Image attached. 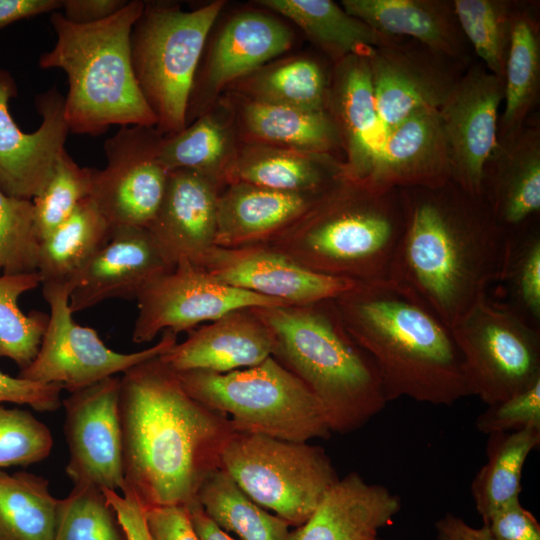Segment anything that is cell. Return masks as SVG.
<instances>
[{
  "label": "cell",
  "mask_w": 540,
  "mask_h": 540,
  "mask_svg": "<svg viewBox=\"0 0 540 540\" xmlns=\"http://www.w3.org/2000/svg\"><path fill=\"white\" fill-rule=\"evenodd\" d=\"M120 418L125 484L144 507L197 500L234 431L224 414L192 398L159 356L123 373Z\"/></svg>",
  "instance_id": "1"
},
{
  "label": "cell",
  "mask_w": 540,
  "mask_h": 540,
  "mask_svg": "<svg viewBox=\"0 0 540 540\" xmlns=\"http://www.w3.org/2000/svg\"><path fill=\"white\" fill-rule=\"evenodd\" d=\"M399 193L404 226L389 281L450 329L500 281L510 233L483 197L451 180Z\"/></svg>",
  "instance_id": "2"
},
{
  "label": "cell",
  "mask_w": 540,
  "mask_h": 540,
  "mask_svg": "<svg viewBox=\"0 0 540 540\" xmlns=\"http://www.w3.org/2000/svg\"><path fill=\"white\" fill-rule=\"evenodd\" d=\"M333 302L375 364L388 402L450 406L470 395L450 329L394 283L358 282Z\"/></svg>",
  "instance_id": "3"
},
{
  "label": "cell",
  "mask_w": 540,
  "mask_h": 540,
  "mask_svg": "<svg viewBox=\"0 0 540 540\" xmlns=\"http://www.w3.org/2000/svg\"><path fill=\"white\" fill-rule=\"evenodd\" d=\"M252 308L273 334L272 357L315 395L331 432H354L385 408L378 370L344 327L333 299Z\"/></svg>",
  "instance_id": "4"
},
{
  "label": "cell",
  "mask_w": 540,
  "mask_h": 540,
  "mask_svg": "<svg viewBox=\"0 0 540 540\" xmlns=\"http://www.w3.org/2000/svg\"><path fill=\"white\" fill-rule=\"evenodd\" d=\"M404 226L399 190L339 179L268 245L314 272L359 283L389 280Z\"/></svg>",
  "instance_id": "5"
},
{
  "label": "cell",
  "mask_w": 540,
  "mask_h": 540,
  "mask_svg": "<svg viewBox=\"0 0 540 540\" xmlns=\"http://www.w3.org/2000/svg\"><path fill=\"white\" fill-rule=\"evenodd\" d=\"M143 8V1H128L92 24H74L59 11L51 13L56 43L41 54L39 66L61 69L67 76L65 118L71 133L95 136L112 125L156 127L130 58L131 31Z\"/></svg>",
  "instance_id": "6"
},
{
  "label": "cell",
  "mask_w": 540,
  "mask_h": 540,
  "mask_svg": "<svg viewBox=\"0 0 540 540\" xmlns=\"http://www.w3.org/2000/svg\"><path fill=\"white\" fill-rule=\"evenodd\" d=\"M176 373L192 398L224 414L236 432L295 442L329 438L332 433L315 395L272 356L227 373Z\"/></svg>",
  "instance_id": "7"
},
{
  "label": "cell",
  "mask_w": 540,
  "mask_h": 540,
  "mask_svg": "<svg viewBox=\"0 0 540 540\" xmlns=\"http://www.w3.org/2000/svg\"><path fill=\"white\" fill-rule=\"evenodd\" d=\"M225 5L211 2L192 11L145 3L130 35V58L138 86L156 116L157 131L186 127L196 70L207 36Z\"/></svg>",
  "instance_id": "8"
},
{
  "label": "cell",
  "mask_w": 540,
  "mask_h": 540,
  "mask_svg": "<svg viewBox=\"0 0 540 540\" xmlns=\"http://www.w3.org/2000/svg\"><path fill=\"white\" fill-rule=\"evenodd\" d=\"M220 469L251 500L296 527L339 480L321 446L236 431L223 447Z\"/></svg>",
  "instance_id": "9"
},
{
  "label": "cell",
  "mask_w": 540,
  "mask_h": 540,
  "mask_svg": "<svg viewBox=\"0 0 540 540\" xmlns=\"http://www.w3.org/2000/svg\"><path fill=\"white\" fill-rule=\"evenodd\" d=\"M470 395L487 405L540 380L539 328L484 293L450 328Z\"/></svg>",
  "instance_id": "10"
},
{
  "label": "cell",
  "mask_w": 540,
  "mask_h": 540,
  "mask_svg": "<svg viewBox=\"0 0 540 540\" xmlns=\"http://www.w3.org/2000/svg\"><path fill=\"white\" fill-rule=\"evenodd\" d=\"M71 286L43 284L50 307L49 322L39 351L18 377L43 383L61 384L70 393L105 378L124 373L131 367L160 356L177 343V335L164 330L153 346L133 353H120L107 347L97 332L72 318L69 307Z\"/></svg>",
  "instance_id": "11"
},
{
  "label": "cell",
  "mask_w": 540,
  "mask_h": 540,
  "mask_svg": "<svg viewBox=\"0 0 540 540\" xmlns=\"http://www.w3.org/2000/svg\"><path fill=\"white\" fill-rule=\"evenodd\" d=\"M154 126H123L104 143L106 166L95 170L90 197L112 227L147 228L162 202L169 171L158 159Z\"/></svg>",
  "instance_id": "12"
},
{
  "label": "cell",
  "mask_w": 540,
  "mask_h": 540,
  "mask_svg": "<svg viewBox=\"0 0 540 540\" xmlns=\"http://www.w3.org/2000/svg\"><path fill=\"white\" fill-rule=\"evenodd\" d=\"M136 301L134 343L150 342L164 330L176 335L182 331L189 333L241 308L289 305L225 284L188 262L178 263L153 280Z\"/></svg>",
  "instance_id": "13"
},
{
  "label": "cell",
  "mask_w": 540,
  "mask_h": 540,
  "mask_svg": "<svg viewBox=\"0 0 540 540\" xmlns=\"http://www.w3.org/2000/svg\"><path fill=\"white\" fill-rule=\"evenodd\" d=\"M503 80L484 66L460 76L438 109L446 142L450 180L482 197L486 166L498 144Z\"/></svg>",
  "instance_id": "14"
},
{
  "label": "cell",
  "mask_w": 540,
  "mask_h": 540,
  "mask_svg": "<svg viewBox=\"0 0 540 540\" xmlns=\"http://www.w3.org/2000/svg\"><path fill=\"white\" fill-rule=\"evenodd\" d=\"M120 387L121 377L111 376L71 392L62 402L69 449L66 473L74 485L118 493L125 486Z\"/></svg>",
  "instance_id": "15"
},
{
  "label": "cell",
  "mask_w": 540,
  "mask_h": 540,
  "mask_svg": "<svg viewBox=\"0 0 540 540\" xmlns=\"http://www.w3.org/2000/svg\"><path fill=\"white\" fill-rule=\"evenodd\" d=\"M17 95L14 77L0 68V190L32 200L50 178L70 130L65 97L56 87L36 96L35 107L42 121L32 133L22 131L9 112V102Z\"/></svg>",
  "instance_id": "16"
},
{
  "label": "cell",
  "mask_w": 540,
  "mask_h": 540,
  "mask_svg": "<svg viewBox=\"0 0 540 540\" xmlns=\"http://www.w3.org/2000/svg\"><path fill=\"white\" fill-rule=\"evenodd\" d=\"M201 268L225 284L289 305L335 299L358 283L309 270L268 245L216 246Z\"/></svg>",
  "instance_id": "17"
},
{
  "label": "cell",
  "mask_w": 540,
  "mask_h": 540,
  "mask_svg": "<svg viewBox=\"0 0 540 540\" xmlns=\"http://www.w3.org/2000/svg\"><path fill=\"white\" fill-rule=\"evenodd\" d=\"M367 59L385 134L419 110L439 109L459 78L448 59L418 43L399 40L373 49Z\"/></svg>",
  "instance_id": "18"
},
{
  "label": "cell",
  "mask_w": 540,
  "mask_h": 540,
  "mask_svg": "<svg viewBox=\"0 0 540 540\" xmlns=\"http://www.w3.org/2000/svg\"><path fill=\"white\" fill-rule=\"evenodd\" d=\"M226 183L192 170L168 174L160 207L147 229L167 261L202 267L215 245L218 199Z\"/></svg>",
  "instance_id": "19"
},
{
  "label": "cell",
  "mask_w": 540,
  "mask_h": 540,
  "mask_svg": "<svg viewBox=\"0 0 540 540\" xmlns=\"http://www.w3.org/2000/svg\"><path fill=\"white\" fill-rule=\"evenodd\" d=\"M173 268L147 228L113 227L109 241L73 281L70 310L74 314L113 298L136 300Z\"/></svg>",
  "instance_id": "20"
},
{
  "label": "cell",
  "mask_w": 540,
  "mask_h": 540,
  "mask_svg": "<svg viewBox=\"0 0 540 540\" xmlns=\"http://www.w3.org/2000/svg\"><path fill=\"white\" fill-rule=\"evenodd\" d=\"M327 111L333 117L346 157L340 179L362 185L367 180L384 139L367 56L338 61L329 83Z\"/></svg>",
  "instance_id": "21"
},
{
  "label": "cell",
  "mask_w": 540,
  "mask_h": 540,
  "mask_svg": "<svg viewBox=\"0 0 540 540\" xmlns=\"http://www.w3.org/2000/svg\"><path fill=\"white\" fill-rule=\"evenodd\" d=\"M450 166L438 109L419 110L389 130L362 186L392 191L439 186Z\"/></svg>",
  "instance_id": "22"
},
{
  "label": "cell",
  "mask_w": 540,
  "mask_h": 540,
  "mask_svg": "<svg viewBox=\"0 0 540 540\" xmlns=\"http://www.w3.org/2000/svg\"><path fill=\"white\" fill-rule=\"evenodd\" d=\"M274 347L271 330L250 307L197 327L159 357L176 372L227 373L261 363L272 356Z\"/></svg>",
  "instance_id": "23"
},
{
  "label": "cell",
  "mask_w": 540,
  "mask_h": 540,
  "mask_svg": "<svg viewBox=\"0 0 540 540\" xmlns=\"http://www.w3.org/2000/svg\"><path fill=\"white\" fill-rule=\"evenodd\" d=\"M400 510L398 495L351 472L330 488L290 540H383L380 531Z\"/></svg>",
  "instance_id": "24"
},
{
  "label": "cell",
  "mask_w": 540,
  "mask_h": 540,
  "mask_svg": "<svg viewBox=\"0 0 540 540\" xmlns=\"http://www.w3.org/2000/svg\"><path fill=\"white\" fill-rule=\"evenodd\" d=\"M482 197L508 232L527 225L540 210V130L525 125L498 139L484 175Z\"/></svg>",
  "instance_id": "25"
},
{
  "label": "cell",
  "mask_w": 540,
  "mask_h": 540,
  "mask_svg": "<svg viewBox=\"0 0 540 540\" xmlns=\"http://www.w3.org/2000/svg\"><path fill=\"white\" fill-rule=\"evenodd\" d=\"M322 193L283 192L245 182L228 183L218 199L215 245L239 248L268 244L291 227Z\"/></svg>",
  "instance_id": "26"
},
{
  "label": "cell",
  "mask_w": 540,
  "mask_h": 540,
  "mask_svg": "<svg viewBox=\"0 0 540 540\" xmlns=\"http://www.w3.org/2000/svg\"><path fill=\"white\" fill-rule=\"evenodd\" d=\"M342 7L385 37L411 38L446 59L462 60L465 55L452 1L343 0Z\"/></svg>",
  "instance_id": "27"
},
{
  "label": "cell",
  "mask_w": 540,
  "mask_h": 540,
  "mask_svg": "<svg viewBox=\"0 0 540 540\" xmlns=\"http://www.w3.org/2000/svg\"><path fill=\"white\" fill-rule=\"evenodd\" d=\"M292 41L291 30L271 16L256 12L236 15L211 50L205 77L207 88L218 90L246 78L287 51Z\"/></svg>",
  "instance_id": "28"
},
{
  "label": "cell",
  "mask_w": 540,
  "mask_h": 540,
  "mask_svg": "<svg viewBox=\"0 0 540 540\" xmlns=\"http://www.w3.org/2000/svg\"><path fill=\"white\" fill-rule=\"evenodd\" d=\"M331 156L254 144L234 157L226 183L245 182L283 192L319 194L340 179L342 162Z\"/></svg>",
  "instance_id": "29"
},
{
  "label": "cell",
  "mask_w": 540,
  "mask_h": 540,
  "mask_svg": "<svg viewBox=\"0 0 540 540\" xmlns=\"http://www.w3.org/2000/svg\"><path fill=\"white\" fill-rule=\"evenodd\" d=\"M299 26L336 63L403 39L385 37L330 0H260Z\"/></svg>",
  "instance_id": "30"
},
{
  "label": "cell",
  "mask_w": 540,
  "mask_h": 540,
  "mask_svg": "<svg viewBox=\"0 0 540 540\" xmlns=\"http://www.w3.org/2000/svg\"><path fill=\"white\" fill-rule=\"evenodd\" d=\"M247 134L261 145L316 154L342 147L338 127L325 111H308L248 99L241 111Z\"/></svg>",
  "instance_id": "31"
},
{
  "label": "cell",
  "mask_w": 540,
  "mask_h": 540,
  "mask_svg": "<svg viewBox=\"0 0 540 540\" xmlns=\"http://www.w3.org/2000/svg\"><path fill=\"white\" fill-rule=\"evenodd\" d=\"M113 227L89 196L42 242L41 285L73 281L109 241Z\"/></svg>",
  "instance_id": "32"
},
{
  "label": "cell",
  "mask_w": 540,
  "mask_h": 540,
  "mask_svg": "<svg viewBox=\"0 0 540 540\" xmlns=\"http://www.w3.org/2000/svg\"><path fill=\"white\" fill-rule=\"evenodd\" d=\"M540 88L539 22L517 7L503 75V112L498 139L518 132L538 101Z\"/></svg>",
  "instance_id": "33"
},
{
  "label": "cell",
  "mask_w": 540,
  "mask_h": 540,
  "mask_svg": "<svg viewBox=\"0 0 540 540\" xmlns=\"http://www.w3.org/2000/svg\"><path fill=\"white\" fill-rule=\"evenodd\" d=\"M540 444V429L489 434L487 462L471 483V495L483 523L501 507L519 500L522 471Z\"/></svg>",
  "instance_id": "34"
},
{
  "label": "cell",
  "mask_w": 540,
  "mask_h": 540,
  "mask_svg": "<svg viewBox=\"0 0 540 540\" xmlns=\"http://www.w3.org/2000/svg\"><path fill=\"white\" fill-rule=\"evenodd\" d=\"M59 501L46 478L0 470V540H53Z\"/></svg>",
  "instance_id": "35"
},
{
  "label": "cell",
  "mask_w": 540,
  "mask_h": 540,
  "mask_svg": "<svg viewBox=\"0 0 540 540\" xmlns=\"http://www.w3.org/2000/svg\"><path fill=\"white\" fill-rule=\"evenodd\" d=\"M197 499L221 529L242 540H290L289 523L262 509L220 468L205 480Z\"/></svg>",
  "instance_id": "36"
},
{
  "label": "cell",
  "mask_w": 540,
  "mask_h": 540,
  "mask_svg": "<svg viewBox=\"0 0 540 540\" xmlns=\"http://www.w3.org/2000/svg\"><path fill=\"white\" fill-rule=\"evenodd\" d=\"M244 82L250 100L308 111L327 110L329 82L309 58H293L261 69Z\"/></svg>",
  "instance_id": "37"
},
{
  "label": "cell",
  "mask_w": 540,
  "mask_h": 540,
  "mask_svg": "<svg viewBox=\"0 0 540 540\" xmlns=\"http://www.w3.org/2000/svg\"><path fill=\"white\" fill-rule=\"evenodd\" d=\"M229 156L228 132L211 115H204L181 131L163 137L158 150V159L169 172L192 170L225 183L234 159Z\"/></svg>",
  "instance_id": "38"
},
{
  "label": "cell",
  "mask_w": 540,
  "mask_h": 540,
  "mask_svg": "<svg viewBox=\"0 0 540 540\" xmlns=\"http://www.w3.org/2000/svg\"><path fill=\"white\" fill-rule=\"evenodd\" d=\"M39 285L38 272L0 275V358L13 360L20 370L36 357L49 322V314H25L18 305L22 294Z\"/></svg>",
  "instance_id": "39"
},
{
  "label": "cell",
  "mask_w": 540,
  "mask_h": 540,
  "mask_svg": "<svg viewBox=\"0 0 540 540\" xmlns=\"http://www.w3.org/2000/svg\"><path fill=\"white\" fill-rule=\"evenodd\" d=\"M459 28L485 69L503 80L518 5L507 0H454Z\"/></svg>",
  "instance_id": "40"
},
{
  "label": "cell",
  "mask_w": 540,
  "mask_h": 540,
  "mask_svg": "<svg viewBox=\"0 0 540 540\" xmlns=\"http://www.w3.org/2000/svg\"><path fill=\"white\" fill-rule=\"evenodd\" d=\"M53 540H127L117 514L102 489L74 485L59 501Z\"/></svg>",
  "instance_id": "41"
},
{
  "label": "cell",
  "mask_w": 540,
  "mask_h": 540,
  "mask_svg": "<svg viewBox=\"0 0 540 540\" xmlns=\"http://www.w3.org/2000/svg\"><path fill=\"white\" fill-rule=\"evenodd\" d=\"M94 168L79 166L64 150L41 192L32 199L41 242L91 195Z\"/></svg>",
  "instance_id": "42"
},
{
  "label": "cell",
  "mask_w": 540,
  "mask_h": 540,
  "mask_svg": "<svg viewBox=\"0 0 540 540\" xmlns=\"http://www.w3.org/2000/svg\"><path fill=\"white\" fill-rule=\"evenodd\" d=\"M500 281L506 284L511 304L536 328L540 322V234L527 225L509 234Z\"/></svg>",
  "instance_id": "43"
},
{
  "label": "cell",
  "mask_w": 540,
  "mask_h": 540,
  "mask_svg": "<svg viewBox=\"0 0 540 540\" xmlns=\"http://www.w3.org/2000/svg\"><path fill=\"white\" fill-rule=\"evenodd\" d=\"M40 246L32 200L0 190V275L38 272Z\"/></svg>",
  "instance_id": "44"
},
{
  "label": "cell",
  "mask_w": 540,
  "mask_h": 540,
  "mask_svg": "<svg viewBox=\"0 0 540 540\" xmlns=\"http://www.w3.org/2000/svg\"><path fill=\"white\" fill-rule=\"evenodd\" d=\"M52 448L53 437L46 424L27 410L0 403V468L39 463Z\"/></svg>",
  "instance_id": "45"
},
{
  "label": "cell",
  "mask_w": 540,
  "mask_h": 540,
  "mask_svg": "<svg viewBox=\"0 0 540 540\" xmlns=\"http://www.w3.org/2000/svg\"><path fill=\"white\" fill-rule=\"evenodd\" d=\"M479 432L492 434L540 429V380L504 401L488 405L476 419Z\"/></svg>",
  "instance_id": "46"
},
{
  "label": "cell",
  "mask_w": 540,
  "mask_h": 540,
  "mask_svg": "<svg viewBox=\"0 0 540 540\" xmlns=\"http://www.w3.org/2000/svg\"><path fill=\"white\" fill-rule=\"evenodd\" d=\"M63 389L61 384L12 377L0 371V403L29 405L39 412L55 411L62 403Z\"/></svg>",
  "instance_id": "47"
},
{
  "label": "cell",
  "mask_w": 540,
  "mask_h": 540,
  "mask_svg": "<svg viewBox=\"0 0 540 540\" xmlns=\"http://www.w3.org/2000/svg\"><path fill=\"white\" fill-rule=\"evenodd\" d=\"M483 524L494 540H540V524L520 500L501 507Z\"/></svg>",
  "instance_id": "48"
},
{
  "label": "cell",
  "mask_w": 540,
  "mask_h": 540,
  "mask_svg": "<svg viewBox=\"0 0 540 540\" xmlns=\"http://www.w3.org/2000/svg\"><path fill=\"white\" fill-rule=\"evenodd\" d=\"M144 513L151 540H200L185 506L144 507Z\"/></svg>",
  "instance_id": "49"
},
{
  "label": "cell",
  "mask_w": 540,
  "mask_h": 540,
  "mask_svg": "<svg viewBox=\"0 0 540 540\" xmlns=\"http://www.w3.org/2000/svg\"><path fill=\"white\" fill-rule=\"evenodd\" d=\"M108 503L115 510L127 540H151L144 507L135 493L125 485L121 493L102 489Z\"/></svg>",
  "instance_id": "50"
},
{
  "label": "cell",
  "mask_w": 540,
  "mask_h": 540,
  "mask_svg": "<svg viewBox=\"0 0 540 540\" xmlns=\"http://www.w3.org/2000/svg\"><path fill=\"white\" fill-rule=\"evenodd\" d=\"M126 0H62V15L74 24H92L120 11Z\"/></svg>",
  "instance_id": "51"
},
{
  "label": "cell",
  "mask_w": 540,
  "mask_h": 540,
  "mask_svg": "<svg viewBox=\"0 0 540 540\" xmlns=\"http://www.w3.org/2000/svg\"><path fill=\"white\" fill-rule=\"evenodd\" d=\"M62 0H0V29L17 21L59 11Z\"/></svg>",
  "instance_id": "52"
},
{
  "label": "cell",
  "mask_w": 540,
  "mask_h": 540,
  "mask_svg": "<svg viewBox=\"0 0 540 540\" xmlns=\"http://www.w3.org/2000/svg\"><path fill=\"white\" fill-rule=\"evenodd\" d=\"M435 528L437 540H494L486 525L472 527L452 513H446L439 519Z\"/></svg>",
  "instance_id": "53"
},
{
  "label": "cell",
  "mask_w": 540,
  "mask_h": 540,
  "mask_svg": "<svg viewBox=\"0 0 540 540\" xmlns=\"http://www.w3.org/2000/svg\"><path fill=\"white\" fill-rule=\"evenodd\" d=\"M193 528L200 540H235L221 529L197 500L186 506Z\"/></svg>",
  "instance_id": "54"
}]
</instances>
